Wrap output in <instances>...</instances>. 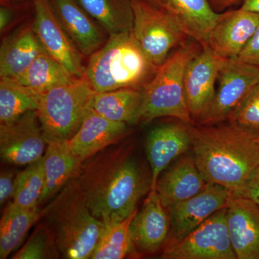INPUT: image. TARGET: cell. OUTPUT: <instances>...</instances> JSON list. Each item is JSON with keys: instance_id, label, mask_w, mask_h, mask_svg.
Listing matches in <instances>:
<instances>
[{"instance_id": "26", "label": "cell", "mask_w": 259, "mask_h": 259, "mask_svg": "<svg viewBox=\"0 0 259 259\" xmlns=\"http://www.w3.org/2000/svg\"><path fill=\"white\" fill-rule=\"evenodd\" d=\"M109 35L131 32L134 27L133 0H75Z\"/></svg>"}, {"instance_id": "33", "label": "cell", "mask_w": 259, "mask_h": 259, "mask_svg": "<svg viewBox=\"0 0 259 259\" xmlns=\"http://www.w3.org/2000/svg\"><path fill=\"white\" fill-rule=\"evenodd\" d=\"M238 60L259 67V24L253 36L236 58Z\"/></svg>"}, {"instance_id": "35", "label": "cell", "mask_w": 259, "mask_h": 259, "mask_svg": "<svg viewBox=\"0 0 259 259\" xmlns=\"http://www.w3.org/2000/svg\"><path fill=\"white\" fill-rule=\"evenodd\" d=\"M237 195L247 197L259 204V168L248 181L243 190Z\"/></svg>"}, {"instance_id": "23", "label": "cell", "mask_w": 259, "mask_h": 259, "mask_svg": "<svg viewBox=\"0 0 259 259\" xmlns=\"http://www.w3.org/2000/svg\"><path fill=\"white\" fill-rule=\"evenodd\" d=\"M47 143V149L42 157L45 188L40 198V205L54 198L79 173L81 165L71 152L68 141L54 140Z\"/></svg>"}, {"instance_id": "16", "label": "cell", "mask_w": 259, "mask_h": 259, "mask_svg": "<svg viewBox=\"0 0 259 259\" xmlns=\"http://www.w3.org/2000/svg\"><path fill=\"white\" fill-rule=\"evenodd\" d=\"M258 24L259 13L241 8L220 13L209 34L207 46L221 59H236Z\"/></svg>"}, {"instance_id": "15", "label": "cell", "mask_w": 259, "mask_h": 259, "mask_svg": "<svg viewBox=\"0 0 259 259\" xmlns=\"http://www.w3.org/2000/svg\"><path fill=\"white\" fill-rule=\"evenodd\" d=\"M226 209L227 225L237 259H259V204L232 194Z\"/></svg>"}, {"instance_id": "32", "label": "cell", "mask_w": 259, "mask_h": 259, "mask_svg": "<svg viewBox=\"0 0 259 259\" xmlns=\"http://www.w3.org/2000/svg\"><path fill=\"white\" fill-rule=\"evenodd\" d=\"M228 120L253 137L259 138V83L232 112Z\"/></svg>"}, {"instance_id": "39", "label": "cell", "mask_w": 259, "mask_h": 259, "mask_svg": "<svg viewBox=\"0 0 259 259\" xmlns=\"http://www.w3.org/2000/svg\"><path fill=\"white\" fill-rule=\"evenodd\" d=\"M25 0H1V5H12L15 3H20Z\"/></svg>"}, {"instance_id": "24", "label": "cell", "mask_w": 259, "mask_h": 259, "mask_svg": "<svg viewBox=\"0 0 259 259\" xmlns=\"http://www.w3.org/2000/svg\"><path fill=\"white\" fill-rule=\"evenodd\" d=\"M142 103V89L123 88L95 93L90 107L108 120L132 125L140 122Z\"/></svg>"}, {"instance_id": "1", "label": "cell", "mask_w": 259, "mask_h": 259, "mask_svg": "<svg viewBox=\"0 0 259 259\" xmlns=\"http://www.w3.org/2000/svg\"><path fill=\"white\" fill-rule=\"evenodd\" d=\"M116 145L83 161L78 173L89 209L106 226L130 217L151 190V180L133 156L131 146Z\"/></svg>"}, {"instance_id": "21", "label": "cell", "mask_w": 259, "mask_h": 259, "mask_svg": "<svg viewBox=\"0 0 259 259\" xmlns=\"http://www.w3.org/2000/svg\"><path fill=\"white\" fill-rule=\"evenodd\" d=\"M44 51L32 25H24L12 32L2 42L0 78L16 79Z\"/></svg>"}, {"instance_id": "20", "label": "cell", "mask_w": 259, "mask_h": 259, "mask_svg": "<svg viewBox=\"0 0 259 259\" xmlns=\"http://www.w3.org/2000/svg\"><path fill=\"white\" fill-rule=\"evenodd\" d=\"M193 156L180 157L158 178L156 190L166 208L187 200L203 190L207 184Z\"/></svg>"}, {"instance_id": "30", "label": "cell", "mask_w": 259, "mask_h": 259, "mask_svg": "<svg viewBox=\"0 0 259 259\" xmlns=\"http://www.w3.org/2000/svg\"><path fill=\"white\" fill-rule=\"evenodd\" d=\"M45 184L44 158H41L17 174L12 203L25 209L39 207Z\"/></svg>"}, {"instance_id": "10", "label": "cell", "mask_w": 259, "mask_h": 259, "mask_svg": "<svg viewBox=\"0 0 259 259\" xmlns=\"http://www.w3.org/2000/svg\"><path fill=\"white\" fill-rule=\"evenodd\" d=\"M31 2L35 12L32 27L42 47L74 76L83 77L81 54L63 26L51 0Z\"/></svg>"}, {"instance_id": "37", "label": "cell", "mask_w": 259, "mask_h": 259, "mask_svg": "<svg viewBox=\"0 0 259 259\" xmlns=\"http://www.w3.org/2000/svg\"><path fill=\"white\" fill-rule=\"evenodd\" d=\"M207 1L209 2L213 10L217 13L223 11L227 8L240 3L239 0H207Z\"/></svg>"}, {"instance_id": "31", "label": "cell", "mask_w": 259, "mask_h": 259, "mask_svg": "<svg viewBox=\"0 0 259 259\" xmlns=\"http://www.w3.org/2000/svg\"><path fill=\"white\" fill-rule=\"evenodd\" d=\"M61 256L55 238L46 223H40L26 243L13 255L14 259L58 258Z\"/></svg>"}, {"instance_id": "17", "label": "cell", "mask_w": 259, "mask_h": 259, "mask_svg": "<svg viewBox=\"0 0 259 259\" xmlns=\"http://www.w3.org/2000/svg\"><path fill=\"white\" fill-rule=\"evenodd\" d=\"M127 125L108 120L90 107L77 132L68 141L70 149L82 163L102 150L118 144L128 134Z\"/></svg>"}, {"instance_id": "8", "label": "cell", "mask_w": 259, "mask_h": 259, "mask_svg": "<svg viewBox=\"0 0 259 259\" xmlns=\"http://www.w3.org/2000/svg\"><path fill=\"white\" fill-rule=\"evenodd\" d=\"M227 209L217 211L187 236L168 242L163 259H237L227 225Z\"/></svg>"}, {"instance_id": "7", "label": "cell", "mask_w": 259, "mask_h": 259, "mask_svg": "<svg viewBox=\"0 0 259 259\" xmlns=\"http://www.w3.org/2000/svg\"><path fill=\"white\" fill-rule=\"evenodd\" d=\"M136 41L150 62L159 68L170 51L187 40V35L166 13L146 0H133Z\"/></svg>"}, {"instance_id": "3", "label": "cell", "mask_w": 259, "mask_h": 259, "mask_svg": "<svg viewBox=\"0 0 259 259\" xmlns=\"http://www.w3.org/2000/svg\"><path fill=\"white\" fill-rule=\"evenodd\" d=\"M42 212L44 223L52 231L62 258H90L106 226L89 209L78 174Z\"/></svg>"}, {"instance_id": "11", "label": "cell", "mask_w": 259, "mask_h": 259, "mask_svg": "<svg viewBox=\"0 0 259 259\" xmlns=\"http://www.w3.org/2000/svg\"><path fill=\"white\" fill-rule=\"evenodd\" d=\"M47 144L35 110L0 125V155L5 163L28 166L44 157Z\"/></svg>"}, {"instance_id": "14", "label": "cell", "mask_w": 259, "mask_h": 259, "mask_svg": "<svg viewBox=\"0 0 259 259\" xmlns=\"http://www.w3.org/2000/svg\"><path fill=\"white\" fill-rule=\"evenodd\" d=\"M165 208L156 190H150L130 226L136 249L148 254L163 249L171 233L169 214Z\"/></svg>"}, {"instance_id": "36", "label": "cell", "mask_w": 259, "mask_h": 259, "mask_svg": "<svg viewBox=\"0 0 259 259\" xmlns=\"http://www.w3.org/2000/svg\"><path fill=\"white\" fill-rule=\"evenodd\" d=\"M14 11L11 5H1L0 8V30L5 31L14 19Z\"/></svg>"}, {"instance_id": "22", "label": "cell", "mask_w": 259, "mask_h": 259, "mask_svg": "<svg viewBox=\"0 0 259 259\" xmlns=\"http://www.w3.org/2000/svg\"><path fill=\"white\" fill-rule=\"evenodd\" d=\"M58 16L80 54L91 56L103 45L105 37L93 19L75 0H51Z\"/></svg>"}, {"instance_id": "25", "label": "cell", "mask_w": 259, "mask_h": 259, "mask_svg": "<svg viewBox=\"0 0 259 259\" xmlns=\"http://www.w3.org/2000/svg\"><path fill=\"white\" fill-rule=\"evenodd\" d=\"M77 78L57 59L44 51L23 74L13 80L40 95L51 89L71 83Z\"/></svg>"}, {"instance_id": "6", "label": "cell", "mask_w": 259, "mask_h": 259, "mask_svg": "<svg viewBox=\"0 0 259 259\" xmlns=\"http://www.w3.org/2000/svg\"><path fill=\"white\" fill-rule=\"evenodd\" d=\"M95 91L85 77L42 94L36 111L47 141H69L77 132Z\"/></svg>"}, {"instance_id": "40", "label": "cell", "mask_w": 259, "mask_h": 259, "mask_svg": "<svg viewBox=\"0 0 259 259\" xmlns=\"http://www.w3.org/2000/svg\"><path fill=\"white\" fill-rule=\"evenodd\" d=\"M257 140V142H258V146H259V138H258V139H256Z\"/></svg>"}, {"instance_id": "34", "label": "cell", "mask_w": 259, "mask_h": 259, "mask_svg": "<svg viewBox=\"0 0 259 259\" xmlns=\"http://www.w3.org/2000/svg\"><path fill=\"white\" fill-rule=\"evenodd\" d=\"M15 172L3 170L0 175V204L3 205L10 198H13L15 187Z\"/></svg>"}, {"instance_id": "28", "label": "cell", "mask_w": 259, "mask_h": 259, "mask_svg": "<svg viewBox=\"0 0 259 259\" xmlns=\"http://www.w3.org/2000/svg\"><path fill=\"white\" fill-rule=\"evenodd\" d=\"M136 211L121 222L105 225L98 243L94 250L91 259H122L139 255L131 237V221Z\"/></svg>"}, {"instance_id": "38", "label": "cell", "mask_w": 259, "mask_h": 259, "mask_svg": "<svg viewBox=\"0 0 259 259\" xmlns=\"http://www.w3.org/2000/svg\"><path fill=\"white\" fill-rule=\"evenodd\" d=\"M242 10L259 13V0H239Z\"/></svg>"}, {"instance_id": "29", "label": "cell", "mask_w": 259, "mask_h": 259, "mask_svg": "<svg viewBox=\"0 0 259 259\" xmlns=\"http://www.w3.org/2000/svg\"><path fill=\"white\" fill-rule=\"evenodd\" d=\"M40 95L13 79L0 81V125L13 122L26 112L36 110Z\"/></svg>"}, {"instance_id": "19", "label": "cell", "mask_w": 259, "mask_h": 259, "mask_svg": "<svg viewBox=\"0 0 259 259\" xmlns=\"http://www.w3.org/2000/svg\"><path fill=\"white\" fill-rule=\"evenodd\" d=\"M168 15L187 36L201 47L207 46L209 34L220 13L207 0H146Z\"/></svg>"}, {"instance_id": "2", "label": "cell", "mask_w": 259, "mask_h": 259, "mask_svg": "<svg viewBox=\"0 0 259 259\" xmlns=\"http://www.w3.org/2000/svg\"><path fill=\"white\" fill-rule=\"evenodd\" d=\"M188 128L194 160L207 182L241 193L259 168L256 138L231 122Z\"/></svg>"}, {"instance_id": "27", "label": "cell", "mask_w": 259, "mask_h": 259, "mask_svg": "<svg viewBox=\"0 0 259 259\" xmlns=\"http://www.w3.org/2000/svg\"><path fill=\"white\" fill-rule=\"evenodd\" d=\"M39 207L25 209L10 202L5 208L0 221V258L9 256L20 246L27 233L42 217Z\"/></svg>"}, {"instance_id": "12", "label": "cell", "mask_w": 259, "mask_h": 259, "mask_svg": "<svg viewBox=\"0 0 259 259\" xmlns=\"http://www.w3.org/2000/svg\"><path fill=\"white\" fill-rule=\"evenodd\" d=\"M192 58L186 67L184 88L187 107L194 122L207 110L215 96V83L223 59L208 47Z\"/></svg>"}, {"instance_id": "5", "label": "cell", "mask_w": 259, "mask_h": 259, "mask_svg": "<svg viewBox=\"0 0 259 259\" xmlns=\"http://www.w3.org/2000/svg\"><path fill=\"white\" fill-rule=\"evenodd\" d=\"M198 44L197 41L182 44L145 85L140 122L171 117L184 123H195L186 102L184 77L189 61L199 51Z\"/></svg>"}, {"instance_id": "18", "label": "cell", "mask_w": 259, "mask_h": 259, "mask_svg": "<svg viewBox=\"0 0 259 259\" xmlns=\"http://www.w3.org/2000/svg\"><path fill=\"white\" fill-rule=\"evenodd\" d=\"M189 124H164L151 130L146 140V155L151 169V190H156L162 172L192 148Z\"/></svg>"}, {"instance_id": "4", "label": "cell", "mask_w": 259, "mask_h": 259, "mask_svg": "<svg viewBox=\"0 0 259 259\" xmlns=\"http://www.w3.org/2000/svg\"><path fill=\"white\" fill-rule=\"evenodd\" d=\"M158 69L141 50L132 31L126 32L110 35L105 45L90 56L83 77L95 93L143 89Z\"/></svg>"}, {"instance_id": "13", "label": "cell", "mask_w": 259, "mask_h": 259, "mask_svg": "<svg viewBox=\"0 0 259 259\" xmlns=\"http://www.w3.org/2000/svg\"><path fill=\"white\" fill-rule=\"evenodd\" d=\"M232 194L222 186L208 182L198 194L166 208L171 227L166 243L187 236L214 213L226 208Z\"/></svg>"}, {"instance_id": "9", "label": "cell", "mask_w": 259, "mask_h": 259, "mask_svg": "<svg viewBox=\"0 0 259 259\" xmlns=\"http://www.w3.org/2000/svg\"><path fill=\"white\" fill-rule=\"evenodd\" d=\"M215 96L195 123L212 125L228 120L232 112L259 83V67L237 59H223Z\"/></svg>"}]
</instances>
